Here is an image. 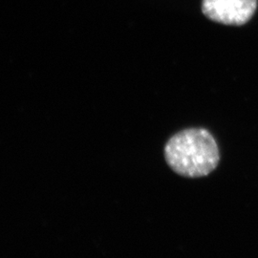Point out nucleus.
Wrapping results in <instances>:
<instances>
[{
	"label": "nucleus",
	"mask_w": 258,
	"mask_h": 258,
	"mask_svg": "<svg viewBox=\"0 0 258 258\" xmlns=\"http://www.w3.org/2000/svg\"><path fill=\"white\" fill-rule=\"evenodd\" d=\"M256 9V0H203L204 14L213 21L239 26L247 23Z\"/></svg>",
	"instance_id": "nucleus-2"
},
{
	"label": "nucleus",
	"mask_w": 258,
	"mask_h": 258,
	"mask_svg": "<svg viewBox=\"0 0 258 258\" xmlns=\"http://www.w3.org/2000/svg\"><path fill=\"white\" fill-rule=\"evenodd\" d=\"M168 166L179 175L198 178L209 175L218 166L219 148L205 128H188L168 140L165 148Z\"/></svg>",
	"instance_id": "nucleus-1"
}]
</instances>
